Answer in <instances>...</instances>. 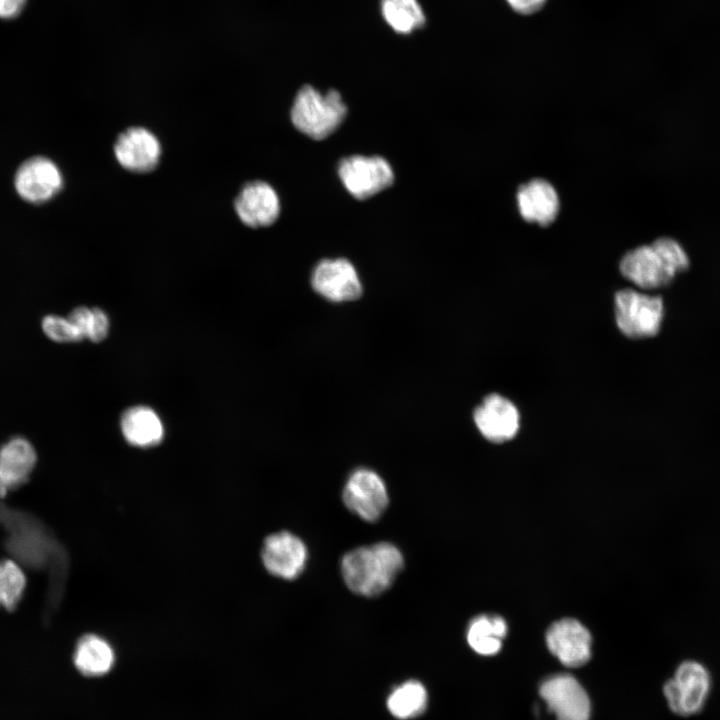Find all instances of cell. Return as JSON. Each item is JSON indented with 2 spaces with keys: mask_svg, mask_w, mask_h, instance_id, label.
I'll return each mask as SVG.
<instances>
[{
  "mask_svg": "<svg viewBox=\"0 0 720 720\" xmlns=\"http://www.w3.org/2000/svg\"><path fill=\"white\" fill-rule=\"evenodd\" d=\"M473 418L480 433L496 443L512 439L520 424L516 406L498 394L486 396L474 410Z\"/></svg>",
  "mask_w": 720,
  "mask_h": 720,
  "instance_id": "cell-15",
  "label": "cell"
},
{
  "mask_svg": "<svg viewBox=\"0 0 720 720\" xmlns=\"http://www.w3.org/2000/svg\"><path fill=\"white\" fill-rule=\"evenodd\" d=\"M261 554L266 570L286 580L295 579L302 573L308 557L305 543L288 531L269 535Z\"/></svg>",
  "mask_w": 720,
  "mask_h": 720,
  "instance_id": "cell-12",
  "label": "cell"
},
{
  "mask_svg": "<svg viewBox=\"0 0 720 720\" xmlns=\"http://www.w3.org/2000/svg\"><path fill=\"white\" fill-rule=\"evenodd\" d=\"M339 178L356 199L364 200L392 185L394 173L383 157L353 155L338 164Z\"/></svg>",
  "mask_w": 720,
  "mask_h": 720,
  "instance_id": "cell-6",
  "label": "cell"
},
{
  "mask_svg": "<svg viewBox=\"0 0 720 720\" xmlns=\"http://www.w3.org/2000/svg\"><path fill=\"white\" fill-rule=\"evenodd\" d=\"M426 705V689L416 680L395 688L387 699L389 712L398 719L414 718L424 712Z\"/></svg>",
  "mask_w": 720,
  "mask_h": 720,
  "instance_id": "cell-22",
  "label": "cell"
},
{
  "mask_svg": "<svg viewBox=\"0 0 720 720\" xmlns=\"http://www.w3.org/2000/svg\"><path fill=\"white\" fill-rule=\"evenodd\" d=\"M311 285L320 296L336 303L354 301L363 290L357 270L345 258L318 262L312 271Z\"/></svg>",
  "mask_w": 720,
  "mask_h": 720,
  "instance_id": "cell-9",
  "label": "cell"
},
{
  "mask_svg": "<svg viewBox=\"0 0 720 720\" xmlns=\"http://www.w3.org/2000/svg\"><path fill=\"white\" fill-rule=\"evenodd\" d=\"M506 633L507 624L501 616L480 615L470 622L467 641L476 653L494 655L500 651Z\"/></svg>",
  "mask_w": 720,
  "mask_h": 720,
  "instance_id": "cell-21",
  "label": "cell"
},
{
  "mask_svg": "<svg viewBox=\"0 0 720 720\" xmlns=\"http://www.w3.org/2000/svg\"><path fill=\"white\" fill-rule=\"evenodd\" d=\"M36 459L31 443L21 437L9 440L0 448V497L28 479Z\"/></svg>",
  "mask_w": 720,
  "mask_h": 720,
  "instance_id": "cell-17",
  "label": "cell"
},
{
  "mask_svg": "<svg viewBox=\"0 0 720 720\" xmlns=\"http://www.w3.org/2000/svg\"><path fill=\"white\" fill-rule=\"evenodd\" d=\"M546 643L550 652L568 667L582 666L591 657V635L573 618L554 622L547 630Z\"/></svg>",
  "mask_w": 720,
  "mask_h": 720,
  "instance_id": "cell-13",
  "label": "cell"
},
{
  "mask_svg": "<svg viewBox=\"0 0 720 720\" xmlns=\"http://www.w3.org/2000/svg\"><path fill=\"white\" fill-rule=\"evenodd\" d=\"M68 318L78 329L83 339L100 342L108 335L110 323L107 314L100 308L76 307Z\"/></svg>",
  "mask_w": 720,
  "mask_h": 720,
  "instance_id": "cell-23",
  "label": "cell"
},
{
  "mask_svg": "<svg viewBox=\"0 0 720 720\" xmlns=\"http://www.w3.org/2000/svg\"><path fill=\"white\" fill-rule=\"evenodd\" d=\"M509 6L520 14H532L543 7L546 0H506Z\"/></svg>",
  "mask_w": 720,
  "mask_h": 720,
  "instance_id": "cell-26",
  "label": "cell"
},
{
  "mask_svg": "<svg viewBox=\"0 0 720 720\" xmlns=\"http://www.w3.org/2000/svg\"><path fill=\"white\" fill-rule=\"evenodd\" d=\"M26 0H0V18L16 17L23 9Z\"/></svg>",
  "mask_w": 720,
  "mask_h": 720,
  "instance_id": "cell-27",
  "label": "cell"
},
{
  "mask_svg": "<svg viewBox=\"0 0 720 720\" xmlns=\"http://www.w3.org/2000/svg\"><path fill=\"white\" fill-rule=\"evenodd\" d=\"M15 185L22 198L39 203L50 199L61 189L62 176L51 160L34 157L21 165Z\"/></svg>",
  "mask_w": 720,
  "mask_h": 720,
  "instance_id": "cell-16",
  "label": "cell"
},
{
  "mask_svg": "<svg viewBox=\"0 0 720 720\" xmlns=\"http://www.w3.org/2000/svg\"><path fill=\"white\" fill-rule=\"evenodd\" d=\"M539 693L557 720H589V697L573 676L552 675L541 683Z\"/></svg>",
  "mask_w": 720,
  "mask_h": 720,
  "instance_id": "cell-11",
  "label": "cell"
},
{
  "mask_svg": "<svg viewBox=\"0 0 720 720\" xmlns=\"http://www.w3.org/2000/svg\"><path fill=\"white\" fill-rule=\"evenodd\" d=\"M346 114L347 106L337 90L322 94L311 85H304L296 94L290 117L301 133L322 140L340 126Z\"/></svg>",
  "mask_w": 720,
  "mask_h": 720,
  "instance_id": "cell-3",
  "label": "cell"
},
{
  "mask_svg": "<svg viewBox=\"0 0 720 720\" xmlns=\"http://www.w3.org/2000/svg\"><path fill=\"white\" fill-rule=\"evenodd\" d=\"M114 661L115 654L112 646L98 635L86 634L78 640L75 646L73 663L84 676H102L112 669Z\"/></svg>",
  "mask_w": 720,
  "mask_h": 720,
  "instance_id": "cell-19",
  "label": "cell"
},
{
  "mask_svg": "<svg viewBox=\"0 0 720 720\" xmlns=\"http://www.w3.org/2000/svg\"><path fill=\"white\" fill-rule=\"evenodd\" d=\"M712 675L702 662L687 659L678 664L663 685V695L672 713L691 717L700 713L712 691Z\"/></svg>",
  "mask_w": 720,
  "mask_h": 720,
  "instance_id": "cell-4",
  "label": "cell"
},
{
  "mask_svg": "<svg viewBox=\"0 0 720 720\" xmlns=\"http://www.w3.org/2000/svg\"><path fill=\"white\" fill-rule=\"evenodd\" d=\"M515 205L525 223L548 228L560 215L561 198L552 182L534 177L517 186Z\"/></svg>",
  "mask_w": 720,
  "mask_h": 720,
  "instance_id": "cell-8",
  "label": "cell"
},
{
  "mask_svg": "<svg viewBox=\"0 0 720 720\" xmlns=\"http://www.w3.org/2000/svg\"><path fill=\"white\" fill-rule=\"evenodd\" d=\"M379 9L386 25L400 35H410L426 24L419 0H380Z\"/></svg>",
  "mask_w": 720,
  "mask_h": 720,
  "instance_id": "cell-20",
  "label": "cell"
},
{
  "mask_svg": "<svg viewBox=\"0 0 720 720\" xmlns=\"http://www.w3.org/2000/svg\"><path fill=\"white\" fill-rule=\"evenodd\" d=\"M403 564V555L394 544L380 542L346 553L341 560V572L352 592L372 597L392 585Z\"/></svg>",
  "mask_w": 720,
  "mask_h": 720,
  "instance_id": "cell-2",
  "label": "cell"
},
{
  "mask_svg": "<svg viewBox=\"0 0 720 720\" xmlns=\"http://www.w3.org/2000/svg\"><path fill=\"white\" fill-rule=\"evenodd\" d=\"M25 584L24 572L14 561L0 562V606L14 608L22 597Z\"/></svg>",
  "mask_w": 720,
  "mask_h": 720,
  "instance_id": "cell-24",
  "label": "cell"
},
{
  "mask_svg": "<svg viewBox=\"0 0 720 720\" xmlns=\"http://www.w3.org/2000/svg\"><path fill=\"white\" fill-rule=\"evenodd\" d=\"M615 316L619 330L627 337H651L660 330L663 302L659 296L622 289L615 296Z\"/></svg>",
  "mask_w": 720,
  "mask_h": 720,
  "instance_id": "cell-5",
  "label": "cell"
},
{
  "mask_svg": "<svg viewBox=\"0 0 720 720\" xmlns=\"http://www.w3.org/2000/svg\"><path fill=\"white\" fill-rule=\"evenodd\" d=\"M688 267L689 258L684 248L667 236L629 250L619 262L622 276L643 289L666 286Z\"/></svg>",
  "mask_w": 720,
  "mask_h": 720,
  "instance_id": "cell-1",
  "label": "cell"
},
{
  "mask_svg": "<svg viewBox=\"0 0 720 720\" xmlns=\"http://www.w3.org/2000/svg\"><path fill=\"white\" fill-rule=\"evenodd\" d=\"M42 329L47 337L56 342L70 343L83 339L78 329L70 321L58 315H48L42 320Z\"/></svg>",
  "mask_w": 720,
  "mask_h": 720,
  "instance_id": "cell-25",
  "label": "cell"
},
{
  "mask_svg": "<svg viewBox=\"0 0 720 720\" xmlns=\"http://www.w3.org/2000/svg\"><path fill=\"white\" fill-rule=\"evenodd\" d=\"M240 221L251 228L272 225L280 214V200L274 188L260 180L246 183L234 199Z\"/></svg>",
  "mask_w": 720,
  "mask_h": 720,
  "instance_id": "cell-14",
  "label": "cell"
},
{
  "mask_svg": "<svg viewBox=\"0 0 720 720\" xmlns=\"http://www.w3.org/2000/svg\"><path fill=\"white\" fill-rule=\"evenodd\" d=\"M120 427L126 441L140 448L153 447L159 444L164 436L160 417L147 406L126 409L121 416Z\"/></svg>",
  "mask_w": 720,
  "mask_h": 720,
  "instance_id": "cell-18",
  "label": "cell"
},
{
  "mask_svg": "<svg viewBox=\"0 0 720 720\" xmlns=\"http://www.w3.org/2000/svg\"><path fill=\"white\" fill-rule=\"evenodd\" d=\"M113 151L119 165L136 174L156 169L162 155L161 143L156 135L140 126L122 131L114 142Z\"/></svg>",
  "mask_w": 720,
  "mask_h": 720,
  "instance_id": "cell-10",
  "label": "cell"
},
{
  "mask_svg": "<svg viewBox=\"0 0 720 720\" xmlns=\"http://www.w3.org/2000/svg\"><path fill=\"white\" fill-rule=\"evenodd\" d=\"M343 501L352 513L373 522L383 514L389 499L383 479L373 470L358 468L346 481Z\"/></svg>",
  "mask_w": 720,
  "mask_h": 720,
  "instance_id": "cell-7",
  "label": "cell"
}]
</instances>
